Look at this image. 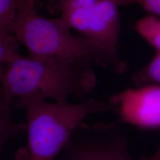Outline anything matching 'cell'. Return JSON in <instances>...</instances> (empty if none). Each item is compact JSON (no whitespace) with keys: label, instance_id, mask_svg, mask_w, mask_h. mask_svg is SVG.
I'll return each instance as SVG.
<instances>
[{"label":"cell","instance_id":"obj_1","mask_svg":"<svg viewBox=\"0 0 160 160\" xmlns=\"http://www.w3.org/2000/svg\"><path fill=\"white\" fill-rule=\"evenodd\" d=\"M0 114L12 113V103L35 98L55 102L88 98L97 85L92 66L65 63L20 55L1 75Z\"/></svg>","mask_w":160,"mask_h":160},{"label":"cell","instance_id":"obj_2","mask_svg":"<svg viewBox=\"0 0 160 160\" xmlns=\"http://www.w3.org/2000/svg\"><path fill=\"white\" fill-rule=\"evenodd\" d=\"M12 108L26 112L28 160H53L86 118L112 107L110 102L88 97L75 103L19 98L12 102Z\"/></svg>","mask_w":160,"mask_h":160},{"label":"cell","instance_id":"obj_3","mask_svg":"<svg viewBox=\"0 0 160 160\" xmlns=\"http://www.w3.org/2000/svg\"><path fill=\"white\" fill-rule=\"evenodd\" d=\"M13 34L28 49L31 57L65 63L111 67L109 59L98 46L73 34L61 17L48 18L40 16L33 5L22 2Z\"/></svg>","mask_w":160,"mask_h":160},{"label":"cell","instance_id":"obj_4","mask_svg":"<svg viewBox=\"0 0 160 160\" xmlns=\"http://www.w3.org/2000/svg\"><path fill=\"white\" fill-rule=\"evenodd\" d=\"M119 5L112 0H61V16L71 30L105 53L117 72L126 69L119 56Z\"/></svg>","mask_w":160,"mask_h":160},{"label":"cell","instance_id":"obj_5","mask_svg":"<svg viewBox=\"0 0 160 160\" xmlns=\"http://www.w3.org/2000/svg\"><path fill=\"white\" fill-rule=\"evenodd\" d=\"M120 120L142 129H160V85L127 89L110 99Z\"/></svg>","mask_w":160,"mask_h":160},{"label":"cell","instance_id":"obj_6","mask_svg":"<svg viewBox=\"0 0 160 160\" xmlns=\"http://www.w3.org/2000/svg\"><path fill=\"white\" fill-rule=\"evenodd\" d=\"M135 28L139 34L160 52V19L153 16H148L139 20Z\"/></svg>","mask_w":160,"mask_h":160},{"label":"cell","instance_id":"obj_7","mask_svg":"<svg viewBox=\"0 0 160 160\" xmlns=\"http://www.w3.org/2000/svg\"><path fill=\"white\" fill-rule=\"evenodd\" d=\"M23 0H0V32L13 34V28Z\"/></svg>","mask_w":160,"mask_h":160},{"label":"cell","instance_id":"obj_8","mask_svg":"<svg viewBox=\"0 0 160 160\" xmlns=\"http://www.w3.org/2000/svg\"><path fill=\"white\" fill-rule=\"evenodd\" d=\"M20 42L12 33L0 32V62L9 64L21 55L19 53Z\"/></svg>","mask_w":160,"mask_h":160},{"label":"cell","instance_id":"obj_9","mask_svg":"<svg viewBox=\"0 0 160 160\" xmlns=\"http://www.w3.org/2000/svg\"><path fill=\"white\" fill-rule=\"evenodd\" d=\"M137 80L160 85V52H157L147 67L138 75Z\"/></svg>","mask_w":160,"mask_h":160},{"label":"cell","instance_id":"obj_10","mask_svg":"<svg viewBox=\"0 0 160 160\" xmlns=\"http://www.w3.org/2000/svg\"><path fill=\"white\" fill-rule=\"evenodd\" d=\"M133 4H137L145 10L160 16V0H131Z\"/></svg>","mask_w":160,"mask_h":160},{"label":"cell","instance_id":"obj_11","mask_svg":"<svg viewBox=\"0 0 160 160\" xmlns=\"http://www.w3.org/2000/svg\"><path fill=\"white\" fill-rule=\"evenodd\" d=\"M28 150L26 148H21L17 151L13 160H28Z\"/></svg>","mask_w":160,"mask_h":160},{"label":"cell","instance_id":"obj_12","mask_svg":"<svg viewBox=\"0 0 160 160\" xmlns=\"http://www.w3.org/2000/svg\"><path fill=\"white\" fill-rule=\"evenodd\" d=\"M139 160H160V147L154 154L147 157H142Z\"/></svg>","mask_w":160,"mask_h":160},{"label":"cell","instance_id":"obj_13","mask_svg":"<svg viewBox=\"0 0 160 160\" xmlns=\"http://www.w3.org/2000/svg\"><path fill=\"white\" fill-rule=\"evenodd\" d=\"M112 1H114L116 3H117L119 6L126 7L131 4H133L131 0H112Z\"/></svg>","mask_w":160,"mask_h":160},{"label":"cell","instance_id":"obj_14","mask_svg":"<svg viewBox=\"0 0 160 160\" xmlns=\"http://www.w3.org/2000/svg\"><path fill=\"white\" fill-rule=\"evenodd\" d=\"M36 1H38V0H23V2L26 4L33 5L34 6V2Z\"/></svg>","mask_w":160,"mask_h":160}]
</instances>
